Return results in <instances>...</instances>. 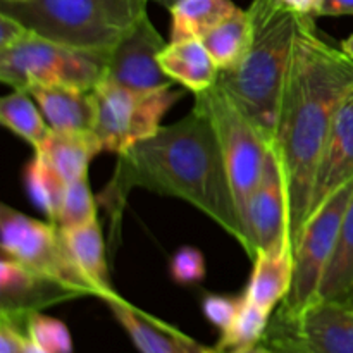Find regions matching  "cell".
<instances>
[{"label": "cell", "instance_id": "6da1fadb", "mask_svg": "<svg viewBox=\"0 0 353 353\" xmlns=\"http://www.w3.org/2000/svg\"><path fill=\"white\" fill-rule=\"evenodd\" d=\"M352 90L353 59L324 40L314 17L302 16L272 141L288 192L293 248L309 216L317 162L334 116Z\"/></svg>", "mask_w": 353, "mask_h": 353}, {"label": "cell", "instance_id": "7a4b0ae2", "mask_svg": "<svg viewBox=\"0 0 353 353\" xmlns=\"http://www.w3.org/2000/svg\"><path fill=\"white\" fill-rule=\"evenodd\" d=\"M133 188L174 196L190 203L233 236L248 255V238L234 200L216 131L193 107L181 121L119 155L102 205L117 214Z\"/></svg>", "mask_w": 353, "mask_h": 353}, {"label": "cell", "instance_id": "3957f363", "mask_svg": "<svg viewBox=\"0 0 353 353\" xmlns=\"http://www.w3.org/2000/svg\"><path fill=\"white\" fill-rule=\"evenodd\" d=\"M247 12L250 19L247 54L236 68L219 72L217 83L272 143L302 16L281 0H252Z\"/></svg>", "mask_w": 353, "mask_h": 353}, {"label": "cell", "instance_id": "277c9868", "mask_svg": "<svg viewBox=\"0 0 353 353\" xmlns=\"http://www.w3.org/2000/svg\"><path fill=\"white\" fill-rule=\"evenodd\" d=\"M148 0H24L2 10L64 47L109 54L147 14Z\"/></svg>", "mask_w": 353, "mask_h": 353}, {"label": "cell", "instance_id": "5b68a950", "mask_svg": "<svg viewBox=\"0 0 353 353\" xmlns=\"http://www.w3.org/2000/svg\"><path fill=\"white\" fill-rule=\"evenodd\" d=\"M193 107L205 114L216 131L234 200L245 226L248 203L261 181L272 143L219 83L205 92L196 93Z\"/></svg>", "mask_w": 353, "mask_h": 353}, {"label": "cell", "instance_id": "8992f818", "mask_svg": "<svg viewBox=\"0 0 353 353\" xmlns=\"http://www.w3.org/2000/svg\"><path fill=\"white\" fill-rule=\"evenodd\" d=\"M107 55L79 50L30 31L19 43L0 52V79L12 90L71 86L93 92L105 78Z\"/></svg>", "mask_w": 353, "mask_h": 353}, {"label": "cell", "instance_id": "52a82bcc", "mask_svg": "<svg viewBox=\"0 0 353 353\" xmlns=\"http://www.w3.org/2000/svg\"><path fill=\"white\" fill-rule=\"evenodd\" d=\"M95 128L93 133L103 152L124 154L140 141L154 137L164 124L165 114L183 97L174 85L154 92H134L103 78L93 90Z\"/></svg>", "mask_w": 353, "mask_h": 353}, {"label": "cell", "instance_id": "ba28073f", "mask_svg": "<svg viewBox=\"0 0 353 353\" xmlns=\"http://www.w3.org/2000/svg\"><path fill=\"white\" fill-rule=\"evenodd\" d=\"M353 196V179L314 210L293 248V281L278 316L293 319L316 302L326 269L336 248L341 221Z\"/></svg>", "mask_w": 353, "mask_h": 353}, {"label": "cell", "instance_id": "9c48e42d", "mask_svg": "<svg viewBox=\"0 0 353 353\" xmlns=\"http://www.w3.org/2000/svg\"><path fill=\"white\" fill-rule=\"evenodd\" d=\"M0 245L3 257L12 259L37 274L61 283L79 296H97L93 286L72 264L57 224L50 221L43 223L2 203Z\"/></svg>", "mask_w": 353, "mask_h": 353}, {"label": "cell", "instance_id": "30bf717a", "mask_svg": "<svg viewBox=\"0 0 353 353\" xmlns=\"http://www.w3.org/2000/svg\"><path fill=\"white\" fill-rule=\"evenodd\" d=\"M245 228L250 243L248 257L252 261L259 252H293L288 192L281 162L272 148L265 161L261 181L248 203Z\"/></svg>", "mask_w": 353, "mask_h": 353}, {"label": "cell", "instance_id": "8fae6325", "mask_svg": "<svg viewBox=\"0 0 353 353\" xmlns=\"http://www.w3.org/2000/svg\"><path fill=\"white\" fill-rule=\"evenodd\" d=\"M165 41L145 16L107 55L105 78L134 92H154L174 85L159 64Z\"/></svg>", "mask_w": 353, "mask_h": 353}, {"label": "cell", "instance_id": "7c38bea8", "mask_svg": "<svg viewBox=\"0 0 353 353\" xmlns=\"http://www.w3.org/2000/svg\"><path fill=\"white\" fill-rule=\"evenodd\" d=\"M78 293L45 276L37 274L9 257L0 261V314L23 324L33 312L65 300L78 299Z\"/></svg>", "mask_w": 353, "mask_h": 353}, {"label": "cell", "instance_id": "4fadbf2b", "mask_svg": "<svg viewBox=\"0 0 353 353\" xmlns=\"http://www.w3.org/2000/svg\"><path fill=\"white\" fill-rule=\"evenodd\" d=\"M276 319L309 353H353V310L343 303L316 300L293 319Z\"/></svg>", "mask_w": 353, "mask_h": 353}, {"label": "cell", "instance_id": "5bb4252c", "mask_svg": "<svg viewBox=\"0 0 353 353\" xmlns=\"http://www.w3.org/2000/svg\"><path fill=\"white\" fill-rule=\"evenodd\" d=\"M350 179H353V90L345 97L334 116L317 162L309 216Z\"/></svg>", "mask_w": 353, "mask_h": 353}, {"label": "cell", "instance_id": "9a60e30c", "mask_svg": "<svg viewBox=\"0 0 353 353\" xmlns=\"http://www.w3.org/2000/svg\"><path fill=\"white\" fill-rule=\"evenodd\" d=\"M140 353H210L183 331L137 309L121 295L103 300Z\"/></svg>", "mask_w": 353, "mask_h": 353}, {"label": "cell", "instance_id": "2e32d148", "mask_svg": "<svg viewBox=\"0 0 353 353\" xmlns=\"http://www.w3.org/2000/svg\"><path fill=\"white\" fill-rule=\"evenodd\" d=\"M28 93L54 131L93 133L95 100L92 92L71 86H31Z\"/></svg>", "mask_w": 353, "mask_h": 353}, {"label": "cell", "instance_id": "e0dca14e", "mask_svg": "<svg viewBox=\"0 0 353 353\" xmlns=\"http://www.w3.org/2000/svg\"><path fill=\"white\" fill-rule=\"evenodd\" d=\"M159 64L171 81L193 95L212 88L219 78V69L200 38L171 40L159 54Z\"/></svg>", "mask_w": 353, "mask_h": 353}, {"label": "cell", "instance_id": "ac0fdd59", "mask_svg": "<svg viewBox=\"0 0 353 353\" xmlns=\"http://www.w3.org/2000/svg\"><path fill=\"white\" fill-rule=\"evenodd\" d=\"M61 230V228H59ZM62 241L83 278L93 286L97 299L103 300L117 296L119 293L112 288L109 279V268L105 259V243L99 223L86 226L61 230Z\"/></svg>", "mask_w": 353, "mask_h": 353}, {"label": "cell", "instance_id": "d6986e66", "mask_svg": "<svg viewBox=\"0 0 353 353\" xmlns=\"http://www.w3.org/2000/svg\"><path fill=\"white\" fill-rule=\"evenodd\" d=\"M34 152L47 161L65 185H71L78 179L86 178L90 162L95 155L103 152V148L95 133H68L52 130L43 147Z\"/></svg>", "mask_w": 353, "mask_h": 353}, {"label": "cell", "instance_id": "ffe728a7", "mask_svg": "<svg viewBox=\"0 0 353 353\" xmlns=\"http://www.w3.org/2000/svg\"><path fill=\"white\" fill-rule=\"evenodd\" d=\"M293 281V252H259L254 259V271L248 279L245 299L261 309L274 312L285 302Z\"/></svg>", "mask_w": 353, "mask_h": 353}, {"label": "cell", "instance_id": "44dd1931", "mask_svg": "<svg viewBox=\"0 0 353 353\" xmlns=\"http://www.w3.org/2000/svg\"><path fill=\"white\" fill-rule=\"evenodd\" d=\"M171 40L200 38L236 14L231 0H176L171 6Z\"/></svg>", "mask_w": 353, "mask_h": 353}, {"label": "cell", "instance_id": "7402d4cb", "mask_svg": "<svg viewBox=\"0 0 353 353\" xmlns=\"http://www.w3.org/2000/svg\"><path fill=\"white\" fill-rule=\"evenodd\" d=\"M0 123L10 133L30 143L33 150L43 147L52 133L43 112L26 90H12L0 100Z\"/></svg>", "mask_w": 353, "mask_h": 353}, {"label": "cell", "instance_id": "603a6c76", "mask_svg": "<svg viewBox=\"0 0 353 353\" xmlns=\"http://www.w3.org/2000/svg\"><path fill=\"white\" fill-rule=\"evenodd\" d=\"M353 293V196L341 221L336 248L321 283L317 300L345 303Z\"/></svg>", "mask_w": 353, "mask_h": 353}, {"label": "cell", "instance_id": "cb8c5ba5", "mask_svg": "<svg viewBox=\"0 0 353 353\" xmlns=\"http://www.w3.org/2000/svg\"><path fill=\"white\" fill-rule=\"evenodd\" d=\"M202 41L205 43L209 54L212 55L219 72L236 68L247 54L248 43H250L248 12L240 9L219 26L214 28L209 34H205Z\"/></svg>", "mask_w": 353, "mask_h": 353}, {"label": "cell", "instance_id": "d4e9b609", "mask_svg": "<svg viewBox=\"0 0 353 353\" xmlns=\"http://www.w3.org/2000/svg\"><path fill=\"white\" fill-rule=\"evenodd\" d=\"M23 179L28 196L34 203V207L41 210L50 223L57 224L59 210H61L68 185L55 174L54 169L37 152L24 165Z\"/></svg>", "mask_w": 353, "mask_h": 353}, {"label": "cell", "instance_id": "484cf974", "mask_svg": "<svg viewBox=\"0 0 353 353\" xmlns=\"http://www.w3.org/2000/svg\"><path fill=\"white\" fill-rule=\"evenodd\" d=\"M271 314L241 296L236 317L224 333H221L216 350L221 353H243L262 343L269 327Z\"/></svg>", "mask_w": 353, "mask_h": 353}, {"label": "cell", "instance_id": "4316f807", "mask_svg": "<svg viewBox=\"0 0 353 353\" xmlns=\"http://www.w3.org/2000/svg\"><path fill=\"white\" fill-rule=\"evenodd\" d=\"M97 221V202L90 190L88 178L78 179L65 186L64 199L59 210L57 226L61 230L86 226Z\"/></svg>", "mask_w": 353, "mask_h": 353}, {"label": "cell", "instance_id": "83f0119b", "mask_svg": "<svg viewBox=\"0 0 353 353\" xmlns=\"http://www.w3.org/2000/svg\"><path fill=\"white\" fill-rule=\"evenodd\" d=\"M26 336L50 353H72V336L69 327L55 317L33 312L26 317Z\"/></svg>", "mask_w": 353, "mask_h": 353}, {"label": "cell", "instance_id": "f1b7e54d", "mask_svg": "<svg viewBox=\"0 0 353 353\" xmlns=\"http://www.w3.org/2000/svg\"><path fill=\"white\" fill-rule=\"evenodd\" d=\"M205 259L195 247L178 248L169 264V274L179 286L199 285L205 278Z\"/></svg>", "mask_w": 353, "mask_h": 353}, {"label": "cell", "instance_id": "f546056e", "mask_svg": "<svg viewBox=\"0 0 353 353\" xmlns=\"http://www.w3.org/2000/svg\"><path fill=\"white\" fill-rule=\"evenodd\" d=\"M240 303L241 296L234 299V296L219 295V293H207L202 299V312L214 327L224 333L236 317Z\"/></svg>", "mask_w": 353, "mask_h": 353}, {"label": "cell", "instance_id": "4dcf8cb0", "mask_svg": "<svg viewBox=\"0 0 353 353\" xmlns=\"http://www.w3.org/2000/svg\"><path fill=\"white\" fill-rule=\"evenodd\" d=\"M26 340L23 324L0 314V353H23Z\"/></svg>", "mask_w": 353, "mask_h": 353}, {"label": "cell", "instance_id": "1f68e13d", "mask_svg": "<svg viewBox=\"0 0 353 353\" xmlns=\"http://www.w3.org/2000/svg\"><path fill=\"white\" fill-rule=\"evenodd\" d=\"M262 341H265L274 350V353H309L300 345V341L290 333L288 327L279 323L278 319L274 321L272 326L268 327V333H265Z\"/></svg>", "mask_w": 353, "mask_h": 353}, {"label": "cell", "instance_id": "d6a6232c", "mask_svg": "<svg viewBox=\"0 0 353 353\" xmlns=\"http://www.w3.org/2000/svg\"><path fill=\"white\" fill-rule=\"evenodd\" d=\"M30 28L24 26L16 17L0 12V52L19 43L24 37L30 34Z\"/></svg>", "mask_w": 353, "mask_h": 353}, {"label": "cell", "instance_id": "836d02e7", "mask_svg": "<svg viewBox=\"0 0 353 353\" xmlns=\"http://www.w3.org/2000/svg\"><path fill=\"white\" fill-rule=\"evenodd\" d=\"M319 16H353V0H323Z\"/></svg>", "mask_w": 353, "mask_h": 353}, {"label": "cell", "instance_id": "e575fe53", "mask_svg": "<svg viewBox=\"0 0 353 353\" xmlns=\"http://www.w3.org/2000/svg\"><path fill=\"white\" fill-rule=\"evenodd\" d=\"M281 2L292 10H295L296 14H300V16L317 17L323 0H281Z\"/></svg>", "mask_w": 353, "mask_h": 353}, {"label": "cell", "instance_id": "d590c367", "mask_svg": "<svg viewBox=\"0 0 353 353\" xmlns=\"http://www.w3.org/2000/svg\"><path fill=\"white\" fill-rule=\"evenodd\" d=\"M23 353H50V352H47V350H43V348H40V347H38V345H34L33 341H31L30 338H28L26 343H24Z\"/></svg>", "mask_w": 353, "mask_h": 353}, {"label": "cell", "instance_id": "8d00e7d4", "mask_svg": "<svg viewBox=\"0 0 353 353\" xmlns=\"http://www.w3.org/2000/svg\"><path fill=\"white\" fill-rule=\"evenodd\" d=\"M341 50L345 52V54L348 55V57L353 59V34H350V37L347 38V40L341 41Z\"/></svg>", "mask_w": 353, "mask_h": 353}, {"label": "cell", "instance_id": "74e56055", "mask_svg": "<svg viewBox=\"0 0 353 353\" xmlns=\"http://www.w3.org/2000/svg\"><path fill=\"white\" fill-rule=\"evenodd\" d=\"M243 353H274V350H272V348L269 347V345L265 343V341H262V343H259L257 347L250 348V350H247V352H243Z\"/></svg>", "mask_w": 353, "mask_h": 353}, {"label": "cell", "instance_id": "f35d334b", "mask_svg": "<svg viewBox=\"0 0 353 353\" xmlns=\"http://www.w3.org/2000/svg\"><path fill=\"white\" fill-rule=\"evenodd\" d=\"M154 2H157L159 6H164L168 7V9H171V6L176 2V0H154Z\"/></svg>", "mask_w": 353, "mask_h": 353}, {"label": "cell", "instance_id": "ab89813d", "mask_svg": "<svg viewBox=\"0 0 353 353\" xmlns=\"http://www.w3.org/2000/svg\"><path fill=\"white\" fill-rule=\"evenodd\" d=\"M343 305H347L348 309H352V310H353V293H352V295H350V299H348L347 302L343 303Z\"/></svg>", "mask_w": 353, "mask_h": 353}, {"label": "cell", "instance_id": "60d3db41", "mask_svg": "<svg viewBox=\"0 0 353 353\" xmlns=\"http://www.w3.org/2000/svg\"><path fill=\"white\" fill-rule=\"evenodd\" d=\"M6 2H24V0H6Z\"/></svg>", "mask_w": 353, "mask_h": 353}, {"label": "cell", "instance_id": "b9f144b4", "mask_svg": "<svg viewBox=\"0 0 353 353\" xmlns=\"http://www.w3.org/2000/svg\"><path fill=\"white\" fill-rule=\"evenodd\" d=\"M210 353H221V352H217L216 348H212V350H210Z\"/></svg>", "mask_w": 353, "mask_h": 353}]
</instances>
